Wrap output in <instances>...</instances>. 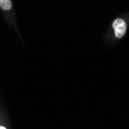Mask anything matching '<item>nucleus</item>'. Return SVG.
I'll return each mask as SVG.
<instances>
[{
  "mask_svg": "<svg viewBox=\"0 0 129 129\" xmlns=\"http://www.w3.org/2000/svg\"><path fill=\"white\" fill-rule=\"evenodd\" d=\"M112 26L114 28V34L117 38H121L124 36L127 26L125 22L122 19H116L113 22Z\"/></svg>",
  "mask_w": 129,
  "mask_h": 129,
  "instance_id": "obj_1",
  "label": "nucleus"
},
{
  "mask_svg": "<svg viewBox=\"0 0 129 129\" xmlns=\"http://www.w3.org/2000/svg\"><path fill=\"white\" fill-rule=\"evenodd\" d=\"M0 8L3 10H9L12 8V2L9 0H0Z\"/></svg>",
  "mask_w": 129,
  "mask_h": 129,
  "instance_id": "obj_2",
  "label": "nucleus"
},
{
  "mask_svg": "<svg viewBox=\"0 0 129 129\" xmlns=\"http://www.w3.org/2000/svg\"><path fill=\"white\" fill-rule=\"evenodd\" d=\"M0 129H6L4 127H0Z\"/></svg>",
  "mask_w": 129,
  "mask_h": 129,
  "instance_id": "obj_3",
  "label": "nucleus"
}]
</instances>
